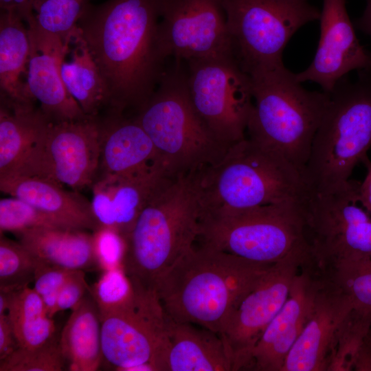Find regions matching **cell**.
Instances as JSON below:
<instances>
[{
	"label": "cell",
	"instance_id": "cell-23",
	"mask_svg": "<svg viewBox=\"0 0 371 371\" xmlns=\"http://www.w3.org/2000/svg\"><path fill=\"white\" fill-rule=\"evenodd\" d=\"M167 328L166 371H233L232 359L218 333L168 316Z\"/></svg>",
	"mask_w": 371,
	"mask_h": 371
},
{
	"label": "cell",
	"instance_id": "cell-19",
	"mask_svg": "<svg viewBox=\"0 0 371 371\" xmlns=\"http://www.w3.org/2000/svg\"><path fill=\"white\" fill-rule=\"evenodd\" d=\"M30 50L26 86L31 100L49 122L71 121L87 116L68 93L61 78L63 41L59 36L28 26Z\"/></svg>",
	"mask_w": 371,
	"mask_h": 371
},
{
	"label": "cell",
	"instance_id": "cell-24",
	"mask_svg": "<svg viewBox=\"0 0 371 371\" xmlns=\"http://www.w3.org/2000/svg\"><path fill=\"white\" fill-rule=\"evenodd\" d=\"M60 71L70 95L83 113L97 117L109 106L105 81L78 27L63 38Z\"/></svg>",
	"mask_w": 371,
	"mask_h": 371
},
{
	"label": "cell",
	"instance_id": "cell-42",
	"mask_svg": "<svg viewBox=\"0 0 371 371\" xmlns=\"http://www.w3.org/2000/svg\"><path fill=\"white\" fill-rule=\"evenodd\" d=\"M33 0H0V10L13 12L26 23L31 20V8Z\"/></svg>",
	"mask_w": 371,
	"mask_h": 371
},
{
	"label": "cell",
	"instance_id": "cell-20",
	"mask_svg": "<svg viewBox=\"0 0 371 371\" xmlns=\"http://www.w3.org/2000/svg\"><path fill=\"white\" fill-rule=\"evenodd\" d=\"M166 176L157 164L134 172L98 176L91 185V201L98 228L112 229L125 238L149 196Z\"/></svg>",
	"mask_w": 371,
	"mask_h": 371
},
{
	"label": "cell",
	"instance_id": "cell-36",
	"mask_svg": "<svg viewBox=\"0 0 371 371\" xmlns=\"http://www.w3.org/2000/svg\"><path fill=\"white\" fill-rule=\"evenodd\" d=\"M91 293L102 318L126 302L133 288L122 268L115 267L103 271Z\"/></svg>",
	"mask_w": 371,
	"mask_h": 371
},
{
	"label": "cell",
	"instance_id": "cell-17",
	"mask_svg": "<svg viewBox=\"0 0 371 371\" xmlns=\"http://www.w3.org/2000/svg\"><path fill=\"white\" fill-rule=\"evenodd\" d=\"M311 312L282 371H327L335 335L353 308L349 296L318 270Z\"/></svg>",
	"mask_w": 371,
	"mask_h": 371
},
{
	"label": "cell",
	"instance_id": "cell-32",
	"mask_svg": "<svg viewBox=\"0 0 371 371\" xmlns=\"http://www.w3.org/2000/svg\"><path fill=\"white\" fill-rule=\"evenodd\" d=\"M321 271L349 296L354 306L371 308V257L341 260Z\"/></svg>",
	"mask_w": 371,
	"mask_h": 371
},
{
	"label": "cell",
	"instance_id": "cell-39",
	"mask_svg": "<svg viewBox=\"0 0 371 371\" xmlns=\"http://www.w3.org/2000/svg\"><path fill=\"white\" fill-rule=\"evenodd\" d=\"M85 279V271H73L64 283L58 297L56 314L75 308L90 291Z\"/></svg>",
	"mask_w": 371,
	"mask_h": 371
},
{
	"label": "cell",
	"instance_id": "cell-26",
	"mask_svg": "<svg viewBox=\"0 0 371 371\" xmlns=\"http://www.w3.org/2000/svg\"><path fill=\"white\" fill-rule=\"evenodd\" d=\"M49 123L36 104L0 98V176L23 163Z\"/></svg>",
	"mask_w": 371,
	"mask_h": 371
},
{
	"label": "cell",
	"instance_id": "cell-15",
	"mask_svg": "<svg viewBox=\"0 0 371 371\" xmlns=\"http://www.w3.org/2000/svg\"><path fill=\"white\" fill-rule=\"evenodd\" d=\"M159 31L167 59L232 54L222 0H160Z\"/></svg>",
	"mask_w": 371,
	"mask_h": 371
},
{
	"label": "cell",
	"instance_id": "cell-38",
	"mask_svg": "<svg viewBox=\"0 0 371 371\" xmlns=\"http://www.w3.org/2000/svg\"><path fill=\"white\" fill-rule=\"evenodd\" d=\"M95 254L103 271L120 267L124 253V238L116 231L101 227L93 232Z\"/></svg>",
	"mask_w": 371,
	"mask_h": 371
},
{
	"label": "cell",
	"instance_id": "cell-40",
	"mask_svg": "<svg viewBox=\"0 0 371 371\" xmlns=\"http://www.w3.org/2000/svg\"><path fill=\"white\" fill-rule=\"evenodd\" d=\"M19 347L8 315H0V361Z\"/></svg>",
	"mask_w": 371,
	"mask_h": 371
},
{
	"label": "cell",
	"instance_id": "cell-37",
	"mask_svg": "<svg viewBox=\"0 0 371 371\" xmlns=\"http://www.w3.org/2000/svg\"><path fill=\"white\" fill-rule=\"evenodd\" d=\"M74 270H69L38 260L35 269L33 289L42 299L48 315L53 318L59 293Z\"/></svg>",
	"mask_w": 371,
	"mask_h": 371
},
{
	"label": "cell",
	"instance_id": "cell-35",
	"mask_svg": "<svg viewBox=\"0 0 371 371\" xmlns=\"http://www.w3.org/2000/svg\"><path fill=\"white\" fill-rule=\"evenodd\" d=\"M35 227H67L50 216L16 197L0 200V234H18ZM69 228V227H67Z\"/></svg>",
	"mask_w": 371,
	"mask_h": 371
},
{
	"label": "cell",
	"instance_id": "cell-33",
	"mask_svg": "<svg viewBox=\"0 0 371 371\" xmlns=\"http://www.w3.org/2000/svg\"><path fill=\"white\" fill-rule=\"evenodd\" d=\"M38 259L19 242L0 237V289L16 291L34 281Z\"/></svg>",
	"mask_w": 371,
	"mask_h": 371
},
{
	"label": "cell",
	"instance_id": "cell-27",
	"mask_svg": "<svg viewBox=\"0 0 371 371\" xmlns=\"http://www.w3.org/2000/svg\"><path fill=\"white\" fill-rule=\"evenodd\" d=\"M66 368L71 371H95L103 360L101 318L91 290L71 310L59 337Z\"/></svg>",
	"mask_w": 371,
	"mask_h": 371
},
{
	"label": "cell",
	"instance_id": "cell-43",
	"mask_svg": "<svg viewBox=\"0 0 371 371\" xmlns=\"http://www.w3.org/2000/svg\"><path fill=\"white\" fill-rule=\"evenodd\" d=\"M354 25L371 38V0H366L363 14L355 21Z\"/></svg>",
	"mask_w": 371,
	"mask_h": 371
},
{
	"label": "cell",
	"instance_id": "cell-21",
	"mask_svg": "<svg viewBox=\"0 0 371 371\" xmlns=\"http://www.w3.org/2000/svg\"><path fill=\"white\" fill-rule=\"evenodd\" d=\"M96 119L100 146L97 177L158 165L153 142L134 115L104 110Z\"/></svg>",
	"mask_w": 371,
	"mask_h": 371
},
{
	"label": "cell",
	"instance_id": "cell-28",
	"mask_svg": "<svg viewBox=\"0 0 371 371\" xmlns=\"http://www.w3.org/2000/svg\"><path fill=\"white\" fill-rule=\"evenodd\" d=\"M30 50V38L27 24L14 12L1 10V99L35 104L30 98L26 86Z\"/></svg>",
	"mask_w": 371,
	"mask_h": 371
},
{
	"label": "cell",
	"instance_id": "cell-11",
	"mask_svg": "<svg viewBox=\"0 0 371 371\" xmlns=\"http://www.w3.org/2000/svg\"><path fill=\"white\" fill-rule=\"evenodd\" d=\"M132 286L128 300L101 318L103 359L115 370L166 371V314L156 291Z\"/></svg>",
	"mask_w": 371,
	"mask_h": 371
},
{
	"label": "cell",
	"instance_id": "cell-5",
	"mask_svg": "<svg viewBox=\"0 0 371 371\" xmlns=\"http://www.w3.org/2000/svg\"><path fill=\"white\" fill-rule=\"evenodd\" d=\"M329 93L302 170L313 193L334 191L350 179L371 146V69L341 78Z\"/></svg>",
	"mask_w": 371,
	"mask_h": 371
},
{
	"label": "cell",
	"instance_id": "cell-31",
	"mask_svg": "<svg viewBox=\"0 0 371 371\" xmlns=\"http://www.w3.org/2000/svg\"><path fill=\"white\" fill-rule=\"evenodd\" d=\"M90 1L33 0L27 25L64 38L77 28Z\"/></svg>",
	"mask_w": 371,
	"mask_h": 371
},
{
	"label": "cell",
	"instance_id": "cell-8",
	"mask_svg": "<svg viewBox=\"0 0 371 371\" xmlns=\"http://www.w3.org/2000/svg\"><path fill=\"white\" fill-rule=\"evenodd\" d=\"M305 202H285L204 216L197 240L216 249L260 264L311 255Z\"/></svg>",
	"mask_w": 371,
	"mask_h": 371
},
{
	"label": "cell",
	"instance_id": "cell-2",
	"mask_svg": "<svg viewBox=\"0 0 371 371\" xmlns=\"http://www.w3.org/2000/svg\"><path fill=\"white\" fill-rule=\"evenodd\" d=\"M272 265L194 243L160 278L155 290L170 319L221 335L240 300Z\"/></svg>",
	"mask_w": 371,
	"mask_h": 371
},
{
	"label": "cell",
	"instance_id": "cell-25",
	"mask_svg": "<svg viewBox=\"0 0 371 371\" xmlns=\"http://www.w3.org/2000/svg\"><path fill=\"white\" fill-rule=\"evenodd\" d=\"M67 227H35L16 236L38 260L69 270L100 269L93 234Z\"/></svg>",
	"mask_w": 371,
	"mask_h": 371
},
{
	"label": "cell",
	"instance_id": "cell-6",
	"mask_svg": "<svg viewBox=\"0 0 371 371\" xmlns=\"http://www.w3.org/2000/svg\"><path fill=\"white\" fill-rule=\"evenodd\" d=\"M175 60L134 115L150 138L157 164L168 177L194 174L217 162L228 148L214 137L190 100L186 71Z\"/></svg>",
	"mask_w": 371,
	"mask_h": 371
},
{
	"label": "cell",
	"instance_id": "cell-34",
	"mask_svg": "<svg viewBox=\"0 0 371 371\" xmlns=\"http://www.w3.org/2000/svg\"><path fill=\"white\" fill-rule=\"evenodd\" d=\"M66 368L59 337L34 348L19 347L0 361V371H61Z\"/></svg>",
	"mask_w": 371,
	"mask_h": 371
},
{
	"label": "cell",
	"instance_id": "cell-4",
	"mask_svg": "<svg viewBox=\"0 0 371 371\" xmlns=\"http://www.w3.org/2000/svg\"><path fill=\"white\" fill-rule=\"evenodd\" d=\"M195 175L201 217L285 202H305L311 193L294 165L246 137Z\"/></svg>",
	"mask_w": 371,
	"mask_h": 371
},
{
	"label": "cell",
	"instance_id": "cell-22",
	"mask_svg": "<svg viewBox=\"0 0 371 371\" xmlns=\"http://www.w3.org/2000/svg\"><path fill=\"white\" fill-rule=\"evenodd\" d=\"M2 192L30 203L69 228L98 229L91 201L78 191H68L52 181L32 176L0 177Z\"/></svg>",
	"mask_w": 371,
	"mask_h": 371
},
{
	"label": "cell",
	"instance_id": "cell-12",
	"mask_svg": "<svg viewBox=\"0 0 371 371\" xmlns=\"http://www.w3.org/2000/svg\"><path fill=\"white\" fill-rule=\"evenodd\" d=\"M360 182L350 180L326 193H313L304 205L312 261L319 270L344 259L371 257V215L358 198Z\"/></svg>",
	"mask_w": 371,
	"mask_h": 371
},
{
	"label": "cell",
	"instance_id": "cell-3",
	"mask_svg": "<svg viewBox=\"0 0 371 371\" xmlns=\"http://www.w3.org/2000/svg\"><path fill=\"white\" fill-rule=\"evenodd\" d=\"M201 216L195 174L165 177L124 238L120 267L131 284L156 291L160 278L194 245Z\"/></svg>",
	"mask_w": 371,
	"mask_h": 371
},
{
	"label": "cell",
	"instance_id": "cell-7",
	"mask_svg": "<svg viewBox=\"0 0 371 371\" xmlns=\"http://www.w3.org/2000/svg\"><path fill=\"white\" fill-rule=\"evenodd\" d=\"M250 78L253 106L248 138L282 155L302 172L329 93L306 89L284 65Z\"/></svg>",
	"mask_w": 371,
	"mask_h": 371
},
{
	"label": "cell",
	"instance_id": "cell-41",
	"mask_svg": "<svg viewBox=\"0 0 371 371\" xmlns=\"http://www.w3.org/2000/svg\"><path fill=\"white\" fill-rule=\"evenodd\" d=\"M361 162L366 168V175L363 182L359 183L358 198L361 204L371 215V161L366 155Z\"/></svg>",
	"mask_w": 371,
	"mask_h": 371
},
{
	"label": "cell",
	"instance_id": "cell-30",
	"mask_svg": "<svg viewBox=\"0 0 371 371\" xmlns=\"http://www.w3.org/2000/svg\"><path fill=\"white\" fill-rule=\"evenodd\" d=\"M7 315L20 347L37 348L56 336L53 318L42 299L29 286L12 293Z\"/></svg>",
	"mask_w": 371,
	"mask_h": 371
},
{
	"label": "cell",
	"instance_id": "cell-13",
	"mask_svg": "<svg viewBox=\"0 0 371 371\" xmlns=\"http://www.w3.org/2000/svg\"><path fill=\"white\" fill-rule=\"evenodd\" d=\"M99 158L96 117L49 122L23 163L6 175L37 177L79 191L95 180Z\"/></svg>",
	"mask_w": 371,
	"mask_h": 371
},
{
	"label": "cell",
	"instance_id": "cell-44",
	"mask_svg": "<svg viewBox=\"0 0 371 371\" xmlns=\"http://www.w3.org/2000/svg\"><path fill=\"white\" fill-rule=\"evenodd\" d=\"M368 342L371 348V323H370V330L368 333Z\"/></svg>",
	"mask_w": 371,
	"mask_h": 371
},
{
	"label": "cell",
	"instance_id": "cell-29",
	"mask_svg": "<svg viewBox=\"0 0 371 371\" xmlns=\"http://www.w3.org/2000/svg\"><path fill=\"white\" fill-rule=\"evenodd\" d=\"M371 308L354 306L338 329L327 371H371Z\"/></svg>",
	"mask_w": 371,
	"mask_h": 371
},
{
	"label": "cell",
	"instance_id": "cell-1",
	"mask_svg": "<svg viewBox=\"0 0 371 371\" xmlns=\"http://www.w3.org/2000/svg\"><path fill=\"white\" fill-rule=\"evenodd\" d=\"M160 0H108L91 4L78 27L107 87L105 110L134 115L164 71Z\"/></svg>",
	"mask_w": 371,
	"mask_h": 371
},
{
	"label": "cell",
	"instance_id": "cell-18",
	"mask_svg": "<svg viewBox=\"0 0 371 371\" xmlns=\"http://www.w3.org/2000/svg\"><path fill=\"white\" fill-rule=\"evenodd\" d=\"M308 264L295 277L286 301L254 347L245 370L282 371L312 307L318 271H313Z\"/></svg>",
	"mask_w": 371,
	"mask_h": 371
},
{
	"label": "cell",
	"instance_id": "cell-16",
	"mask_svg": "<svg viewBox=\"0 0 371 371\" xmlns=\"http://www.w3.org/2000/svg\"><path fill=\"white\" fill-rule=\"evenodd\" d=\"M319 21L320 38L314 58L295 76L300 82H315L328 93L350 71L371 69V53L357 37L346 0H323Z\"/></svg>",
	"mask_w": 371,
	"mask_h": 371
},
{
	"label": "cell",
	"instance_id": "cell-14",
	"mask_svg": "<svg viewBox=\"0 0 371 371\" xmlns=\"http://www.w3.org/2000/svg\"><path fill=\"white\" fill-rule=\"evenodd\" d=\"M310 260L309 254H301L273 264L240 300L220 335L233 371L246 370L254 347L286 301L301 267Z\"/></svg>",
	"mask_w": 371,
	"mask_h": 371
},
{
	"label": "cell",
	"instance_id": "cell-9",
	"mask_svg": "<svg viewBox=\"0 0 371 371\" xmlns=\"http://www.w3.org/2000/svg\"><path fill=\"white\" fill-rule=\"evenodd\" d=\"M232 54L249 76L284 66L282 53L302 26L319 20L308 0H222Z\"/></svg>",
	"mask_w": 371,
	"mask_h": 371
},
{
	"label": "cell",
	"instance_id": "cell-10",
	"mask_svg": "<svg viewBox=\"0 0 371 371\" xmlns=\"http://www.w3.org/2000/svg\"><path fill=\"white\" fill-rule=\"evenodd\" d=\"M186 62L189 96L205 125L227 148L245 139L253 106L250 76L232 54Z\"/></svg>",
	"mask_w": 371,
	"mask_h": 371
}]
</instances>
